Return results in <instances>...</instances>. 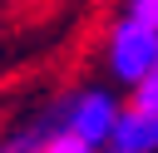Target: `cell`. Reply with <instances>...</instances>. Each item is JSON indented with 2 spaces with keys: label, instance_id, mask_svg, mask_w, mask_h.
<instances>
[{
  "label": "cell",
  "instance_id": "obj_1",
  "mask_svg": "<svg viewBox=\"0 0 158 153\" xmlns=\"http://www.w3.org/2000/svg\"><path fill=\"white\" fill-rule=\"evenodd\" d=\"M59 114H64V133H74V138L89 143V148H109V138H114V128H118V118H123V109H118L114 94H104V89H84V94L59 99Z\"/></svg>",
  "mask_w": 158,
  "mask_h": 153
},
{
  "label": "cell",
  "instance_id": "obj_2",
  "mask_svg": "<svg viewBox=\"0 0 158 153\" xmlns=\"http://www.w3.org/2000/svg\"><path fill=\"white\" fill-rule=\"evenodd\" d=\"M153 64H158V30H148L138 20H118L109 30V69H114V79L138 89L153 74Z\"/></svg>",
  "mask_w": 158,
  "mask_h": 153
},
{
  "label": "cell",
  "instance_id": "obj_3",
  "mask_svg": "<svg viewBox=\"0 0 158 153\" xmlns=\"http://www.w3.org/2000/svg\"><path fill=\"white\" fill-rule=\"evenodd\" d=\"M109 153H158V114L128 104L114 138H109Z\"/></svg>",
  "mask_w": 158,
  "mask_h": 153
},
{
  "label": "cell",
  "instance_id": "obj_4",
  "mask_svg": "<svg viewBox=\"0 0 158 153\" xmlns=\"http://www.w3.org/2000/svg\"><path fill=\"white\" fill-rule=\"evenodd\" d=\"M133 109H148V114H158V64H153V74L133 89Z\"/></svg>",
  "mask_w": 158,
  "mask_h": 153
},
{
  "label": "cell",
  "instance_id": "obj_5",
  "mask_svg": "<svg viewBox=\"0 0 158 153\" xmlns=\"http://www.w3.org/2000/svg\"><path fill=\"white\" fill-rule=\"evenodd\" d=\"M123 20H138V25H148V30H158V0H128V10H123Z\"/></svg>",
  "mask_w": 158,
  "mask_h": 153
},
{
  "label": "cell",
  "instance_id": "obj_6",
  "mask_svg": "<svg viewBox=\"0 0 158 153\" xmlns=\"http://www.w3.org/2000/svg\"><path fill=\"white\" fill-rule=\"evenodd\" d=\"M44 153H99V148H89V143H79L74 133H54V138L44 143Z\"/></svg>",
  "mask_w": 158,
  "mask_h": 153
}]
</instances>
